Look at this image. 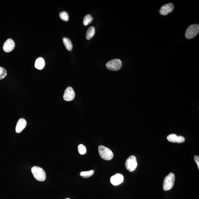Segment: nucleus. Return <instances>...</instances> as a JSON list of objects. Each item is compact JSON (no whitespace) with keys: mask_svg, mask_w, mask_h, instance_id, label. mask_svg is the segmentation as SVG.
I'll use <instances>...</instances> for the list:
<instances>
[{"mask_svg":"<svg viewBox=\"0 0 199 199\" xmlns=\"http://www.w3.org/2000/svg\"><path fill=\"white\" fill-rule=\"evenodd\" d=\"M31 171L33 176L37 181H43L46 179V173L41 168L34 166L32 168Z\"/></svg>","mask_w":199,"mask_h":199,"instance_id":"obj_1","label":"nucleus"},{"mask_svg":"<svg viewBox=\"0 0 199 199\" xmlns=\"http://www.w3.org/2000/svg\"><path fill=\"white\" fill-rule=\"evenodd\" d=\"M98 151L100 156L105 160L110 161L113 158L114 155L112 151L107 147L103 145L99 146Z\"/></svg>","mask_w":199,"mask_h":199,"instance_id":"obj_2","label":"nucleus"},{"mask_svg":"<svg viewBox=\"0 0 199 199\" xmlns=\"http://www.w3.org/2000/svg\"><path fill=\"white\" fill-rule=\"evenodd\" d=\"M175 174L171 173L166 177L164 180L163 189L165 191L169 190L173 188L175 184Z\"/></svg>","mask_w":199,"mask_h":199,"instance_id":"obj_3","label":"nucleus"},{"mask_svg":"<svg viewBox=\"0 0 199 199\" xmlns=\"http://www.w3.org/2000/svg\"><path fill=\"white\" fill-rule=\"evenodd\" d=\"M199 32V25L198 24H192L188 27L185 33V37L188 39L194 38Z\"/></svg>","mask_w":199,"mask_h":199,"instance_id":"obj_4","label":"nucleus"},{"mask_svg":"<svg viewBox=\"0 0 199 199\" xmlns=\"http://www.w3.org/2000/svg\"><path fill=\"white\" fill-rule=\"evenodd\" d=\"M138 163L136 157L134 155L128 157L126 161L125 166L126 169L130 172L134 171L137 167Z\"/></svg>","mask_w":199,"mask_h":199,"instance_id":"obj_5","label":"nucleus"},{"mask_svg":"<svg viewBox=\"0 0 199 199\" xmlns=\"http://www.w3.org/2000/svg\"><path fill=\"white\" fill-rule=\"evenodd\" d=\"M122 64L121 60L115 59L108 62L106 66L108 69L112 71H116L120 69L122 66Z\"/></svg>","mask_w":199,"mask_h":199,"instance_id":"obj_6","label":"nucleus"},{"mask_svg":"<svg viewBox=\"0 0 199 199\" xmlns=\"http://www.w3.org/2000/svg\"><path fill=\"white\" fill-rule=\"evenodd\" d=\"M75 97V93L73 88L68 87L66 89L64 92L63 98L64 100L69 101L73 100Z\"/></svg>","mask_w":199,"mask_h":199,"instance_id":"obj_7","label":"nucleus"},{"mask_svg":"<svg viewBox=\"0 0 199 199\" xmlns=\"http://www.w3.org/2000/svg\"><path fill=\"white\" fill-rule=\"evenodd\" d=\"M15 45V43L12 39H8L4 43L3 47V51L6 53H9L13 50Z\"/></svg>","mask_w":199,"mask_h":199,"instance_id":"obj_8","label":"nucleus"},{"mask_svg":"<svg viewBox=\"0 0 199 199\" xmlns=\"http://www.w3.org/2000/svg\"><path fill=\"white\" fill-rule=\"evenodd\" d=\"M124 176L121 174L117 173L110 178L111 183L114 186L120 185L124 181Z\"/></svg>","mask_w":199,"mask_h":199,"instance_id":"obj_9","label":"nucleus"},{"mask_svg":"<svg viewBox=\"0 0 199 199\" xmlns=\"http://www.w3.org/2000/svg\"><path fill=\"white\" fill-rule=\"evenodd\" d=\"M174 9V5L173 3H169L166 4L162 6L160 10V13L161 15H166L169 13L173 11Z\"/></svg>","mask_w":199,"mask_h":199,"instance_id":"obj_10","label":"nucleus"},{"mask_svg":"<svg viewBox=\"0 0 199 199\" xmlns=\"http://www.w3.org/2000/svg\"><path fill=\"white\" fill-rule=\"evenodd\" d=\"M167 139L169 142L181 143L184 142L185 138L181 136H178L175 134L169 135L167 137Z\"/></svg>","mask_w":199,"mask_h":199,"instance_id":"obj_11","label":"nucleus"},{"mask_svg":"<svg viewBox=\"0 0 199 199\" xmlns=\"http://www.w3.org/2000/svg\"><path fill=\"white\" fill-rule=\"evenodd\" d=\"M27 122L24 119H20L18 120L16 127V132L17 133H20L26 127Z\"/></svg>","mask_w":199,"mask_h":199,"instance_id":"obj_12","label":"nucleus"},{"mask_svg":"<svg viewBox=\"0 0 199 199\" xmlns=\"http://www.w3.org/2000/svg\"><path fill=\"white\" fill-rule=\"evenodd\" d=\"M45 62L44 59L42 57H39L36 60L35 63V66L37 69L41 70L44 68Z\"/></svg>","mask_w":199,"mask_h":199,"instance_id":"obj_13","label":"nucleus"},{"mask_svg":"<svg viewBox=\"0 0 199 199\" xmlns=\"http://www.w3.org/2000/svg\"><path fill=\"white\" fill-rule=\"evenodd\" d=\"M63 43L66 49L68 50L71 51L73 48V45L71 40L67 37H64L63 39Z\"/></svg>","mask_w":199,"mask_h":199,"instance_id":"obj_14","label":"nucleus"},{"mask_svg":"<svg viewBox=\"0 0 199 199\" xmlns=\"http://www.w3.org/2000/svg\"><path fill=\"white\" fill-rule=\"evenodd\" d=\"M95 33L94 27L91 26L89 28L86 35V38L88 40H90L94 36Z\"/></svg>","mask_w":199,"mask_h":199,"instance_id":"obj_15","label":"nucleus"},{"mask_svg":"<svg viewBox=\"0 0 199 199\" xmlns=\"http://www.w3.org/2000/svg\"><path fill=\"white\" fill-rule=\"evenodd\" d=\"M93 18L90 14H88L84 17L83 24L84 26L88 25L89 24L91 23L93 20Z\"/></svg>","mask_w":199,"mask_h":199,"instance_id":"obj_16","label":"nucleus"},{"mask_svg":"<svg viewBox=\"0 0 199 199\" xmlns=\"http://www.w3.org/2000/svg\"><path fill=\"white\" fill-rule=\"evenodd\" d=\"M94 173L93 170L87 171H82L80 173V176L84 178H87L91 177Z\"/></svg>","mask_w":199,"mask_h":199,"instance_id":"obj_17","label":"nucleus"},{"mask_svg":"<svg viewBox=\"0 0 199 199\" xmlns=\"http://www.w3.org/2000/svg\"><path fill=\"white\" fill-rule=\"evenodd\" d=\"M60 18L62 20L65 22H68V20L69 19V15L65 11H63L61 12H60L59 14Z\"/></svg>","mask_w":199,"mask_h":199,"instance_id":"obj_18","label":"nucleus"},{"mask_svg":"<svg viewBox=\"0 0 199 199\" xmlns=\"http://www.w3.org/2000/svg\"><path fill=\"white\" fill-rule=\"evenodd\" d=\"M78 151L80 155H84L86 152V148L84 145L80 144L78 146Z\"/></svg>","mask_w":199,"mask_h":199,"instance_id":"obj_19","label":"nucleus"},{"mask_svg":"<svg viewBox=\"0 0 199 199\" xmlns=\"http://www.w3.org/2000/svg\"><path fill=\"white\" fill-rule=\"evenodd\" d=\"M7 70L3 67L0 66V80L3 79L7 76Z\"/></svg>","mask_w":199,"mask_h":199,"instance_id":"obj_20","label":"nucleus"},{"mask_svg":"<svg viewBox=\"0 0 199 199\" xmlns=\"http://www.w3.org/2000/svg\"><path fill=\"white\" fill-rule=\"evenodd\" d=\"M194 159L195 161H196V163L198 167V169H199V157L198 156H195L194 157Z\"/></svg>","mask_w":199,"mask_h":199,"instance_id":"obj_21","label":"nucleus"},{"mask_svg":"<svg viewBox=\"0 0 199 199\" xmlns=\"http://www.w3.org/2000/svg\"><path fill=\"white\" fill-rule=\"evenodd\" d=\"M70 199V198H66V199Z\"/></svg>","mask_w":199,"mask_h":199,"instance_id":"obj_22","label":"nucleus"}]
</instances>
